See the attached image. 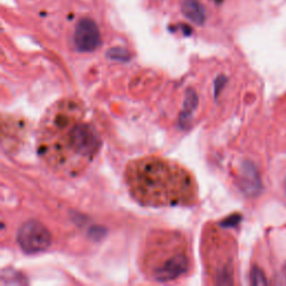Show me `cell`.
<instances>
[{
	"mask_svg": "<svg viewBox=\"0 0 286 286\" xmlns=\"http://www.w3.org/2000/svg\"><path fill=\"white\" fill-rule=\"evenodd\" d=\"M101 147L97 130L86 121L75 100H61L44 115L38 132V152L56 172L76 176L91 164Z\"/></svg>",
	"mask_w": 286,
	"mask_h": 286,
	"instance_id": "1",
	"label": "cell"
},
{
	"mask_svg": "<svg viewBox=\"0 0 286 286\" xmlns=\"http://www.w3.org/2000/svg\"><path fill=\"white\" fill-rule=\"evenodd\" d=\"M125 180L132 197L143 206H190L198 198L193 173L161 156L132 160L126 166Z\"/></svg>",
	"mask_w": 286,
	"mask_h": 286,
	"instance_id": "2",
	"label": "cell"
},
{
	"mask_svg": "<svg viewBox=\"0 0 286 286\" xmlns=\"http://www.w3.org/2000/svg\"><path fill=\"white\" fill-rule=\"evenodd\" d=\"M140 263L144 275L152 281H175L193 267L192 248L180 233L152 232L143 244Z\"/></svg>",
	"mask_w": 286,
	"mask_h": 286,
	"instance_id": "3",
	"label": "cell"
},
{
	"mask_svg": "<svg viewBox=\"0 0 286 286\" xmlns=\"http://www.w3.org/2000/svg\"><path fill=\"white\" fill-rule=\"evenodd\" d=\"M20 248L27 254L42 253L52 244V235L43 224L28 220L22 224L17 235Z\"/></svg>",
	"mask_w": 286,
	"mask_h": 286,
	"instance_id": "4",
	"label": "cell"
},
{
	"mask_svg": "<svg viewBox=\"0 0 286 286\" xmlns=\"http://www.w3.org/2000/svg\"><path fill=\"white\" fill-rule=\"evenodd\" d=\"M75 46L81 52H93L100 47L101 34L95 21L89 18H82L77 22L74 33Z\"/></svg>",
	"mask_w": 286,
	"mask_h": 286,
	"instance_id": "5",
	"label": "cell"
},
{
	"mask_svg": "<svg viewBox=\"0 0 286 286\" xmlns=\"http://www.w3.org/2000/svg\"><path fill=\"white\" fill-rule=\"evenodd\" d=\"M243 188L246 194L257 195L262 190V182L259 173L253 165L246 164L243 169Z\"/></svg>",
	"mask_w": 286,
	"mask_h": 286,
	"instance_id": "6",
	"label": "cell"
},
{
	"mask_svg": "<svg viewBox=\"0 0 286 286\" xmlns=\"http://www.w3.org/2000/svg\"><path fill=\"white\" fill-rule=\"evenodd\" d=\"M182 14L197 25H203L206 20L205 9L198 0H183L181 6Z\"/></svg>",
	"mask_w": 286,
	"mask_h": 286,
	"instance_id": "7",
	"label": "cell"
},
{
	"mask_svg": "<svg viewBox=\"0 0 286 286\" xmlns=\"http://www.w3.org/2000/svg\"><path fill=\"white\" fill-rule=\"evenodd\" d=\"M250 283L253 285H266L267 281L265 277V274L261 268L253 267L250 272Z\"/></svg>",
	"mask_w": 286,
	"mask_h": 286,
	"instance_id": "8",
	"label": "cell"
},
{
	"mask_svg": "<svg viewBox=\"0 0 286 286\" xmlns=\"http://www.w3.org/2000/svg\"><path fill=\"white\" fill-rule=\"evenodd\" d=\"M108 55L111 58L121 59V60H126L129 57H130V55H129L126 50L124 48H120V47L112 48Z\"/></svg>",
	"mask_w": 286,
	"mask_h": 286,
	"instance_id": "9",
	"label": "cell"
},
{
	"mask_svg": "<svg viewBox=\"0 0 286 286\" xmlns=\"http://www.w3.org/2000/svg\"><path fill=\"white\" fill-rule=\"evenodd\" d=\"M285 187H286V182H285Z\"/></svg>",
	"mask_w": 286,
	"mask_h": 286,
	"instance_id": "10",
	"label": "cell"
}]
</instances>
